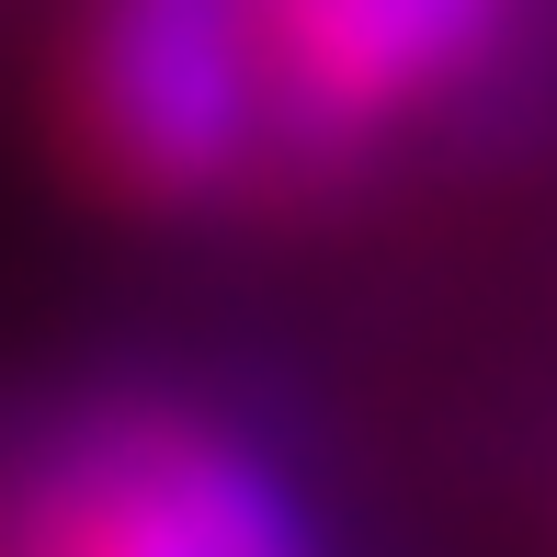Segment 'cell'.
<instances>
[{"label": "cell", "mask_w": 557, "mask_h": 557, "mask_svg": "<svg viewBox=\"0 0 557 557\" xmlns=\"http://www.w3.org/2000/svg\"><path fill=\"white\" fill-rule=\"evenodd\" d=\"M58 148L103 206H194L273 148L250 0H91L58 69Z\"/></svg>", "instance_id": "1"}, {"label": "cell", "mask_w": 557, "mask_h": 557, "mask_svg": "<svg viewBox=\"0 0 557 557\" xmlns=\"http://www.w3.org/2000/svg\"><path fill=\"white\" fill-rule=\"evenodd\" d=\"M12 557H319V535L239 433L160 398H114L35 433Z\"/></svg>", "instance_id": "2"}, {"label": "cell", "mask_w": 557, "mask_h": 557, "mask_svg": "<svg viewBox=\"0 0 557 557\" xmlns=\"http://www.w3.org/2000/svg\"><path fill=\"white\" fill-rule=\"evenodd\" d=\"M512 0H250L273 81V148H342L433 103Z\"/></svg>", "instance_id": "3"}]
</instances>
